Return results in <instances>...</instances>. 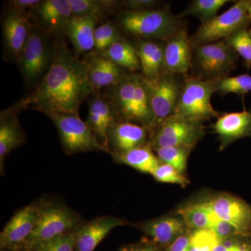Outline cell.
I'll list each match as a JSON object with an SVG mask.
<instances>
[{"instance_id":"e575fe53","label":"cell","mask_w":251,"mask_h":251,"mask_svg":"<svg viewBox=\"0 0 251 251\" xmlns=\"http://www.w3.org/2000/svg\"><path fill=\"white\" fill-rule=\"evenodd\" d=\"M220 239L210 229L191 230L188 251H212Z\"/></svg>"},{"instance_id":"d6a6232c","label":"cell","mask_w":251,"mask_h":251,"mask_svg":"<svg viewBox=\"0 0 251 251\" xmlns=\"http://www.w3.org/2000/svg\"><path fill=\"white\" fill-rule=\"evenodd\" d=\"M230 47L244 59L248 69L251 67V29L244 28L225 39Z\"/></svg>"},{"instance_id":"74e56055","label":"cell","mask_w":251,"mask_h":251,"mask_svg":"<svg viewBox=\"0 0 251 251\" xmlns=\"http://www.w3.org/2000/svg\"><path fill=\"white\" fill-rule=\"evenodd\" d=\"M41 2L40 0H13L9 1V9L30 16L35 14Z\"/></svg>"},{"instance_id":"7402d4cb","label":"cell","mask_w":251,"mask_h":251,"mask_svg":"<svg viewBox=\"0 0 251 251\" xmlns=\"http://www.w3.org/2000/svg\"><path fill=\"white\" fill-rule=\"evenodd\" d=\"M34 14L40 24L39 27L56 35L62 34L63 27L74 16L69 0L42 1Z\"/></svg>"},{"instance_id":"5bb4252c","label":"cell","mask_w":251,"mask_h":251,"mask_svg":"<svg viewBox=\"0 0 251 251\" xmlns=\"http://www.w3.org/2000/svg\"><path fill=\"white\" fill-rule=\"evenodd\" d=\"M29 15L9 9L3 18V44L9 59L18 62L31 29Z\"/></svg>"},{"instance_id":"8fae6325","label":"cell","mask_w":251,"mask_h":251,"mask_svg":"<svg viewBox=\"0 0 251 251\" xmlns=\"http://www.w3.org/2000/svg\"><path fill=\"white\" fill-rule=\"evenodd\" d=\"M148 82L150 103L154 119L153 129L151 131L152 133L163 122L174 115L179 101L183 82L179 80L176 74L164 72L158 78L148 80Z\"/></svg>"},{"instance_id":"52a82bcc","label":"cell","mask_w":251,"mask_h":251,"mask_svg":"<svg viewBox=\"0 0 251 251\" xmlns=\"http://www.w3.org/2000/svg\"><path fill=\"white\" fill-rule=\"evenodd\" d=\"M238 55L226 40L193 48L192 69L195 76L217 80L228 76L237 62Z\"/></svg>"},{"instance_id":"83f0119b","label":"cell","mask_w":251,"mask_h":251,"mask_svg":"<svg viewBox=\"0 0 251 251\" xmlns=\"http://www.w3.org/2000/svg\"><path fill=\"white\" fill-rule=\"evenodd\" d=\"M73 15L77 17L101 19L116 8L118 2L110 0H69Z\"/></svg>"},{"instance_id":"ab89813d","label":"cell","mask_w":251,"mask_h":251,"mask_svg":"<svg viewBox=\"0 0 251 251\" xmlns=\"http://www.w3.org/2000/svg\"><path fill=\"white\" fill-rule=\"evenodd\" d=\"M119 251H164V249L144 238L140 242L123 246Z\"/></svg>"},{"instance_id":"8992f818","label":"cell","mask_w":251,"mask_h":251,"mask_svg":"<svg viewBox=\"0 0 251 251\" xmlns=\"http://www.w3.org/2000/svg\"><path fill=\"white\" fill-rule=\"evenodd\" d=\"M49 33L39 27H31L30 34L17 64L28 87H37L52 65L54 43L49 41Z\"/></svg>"},{"instance_id":"277c9868","label":"cell","mask_w":251,"mask_h":251,"mask_svg":"<svg viewBox=\"0 0 251 251\" xmlns=\"http://www.w3.org/2000/svg\"><path fill=\"white\" fill-rule=\"evenodd\" d=\"M39 201L37 224L21 247L29 248L63 234L74 233L87 223L75 211L58 201Z\"/></svg>"},{"instance_id":"4fadbf2b","label":"cell","mask_w":251,"mask_h":251,"mask_svg":"<svg viewBox=\"0 0 251 251\" xmlns=\"http://www.w3.org/2000/svg\"><path fill=\"white\" fill-rule=\"evenodd\" d=\"M39 205V200L14 214L0 234L1 250H14L22 247L37 224Z\"/></svg>"},{"instance_id":"9a60e30c","label":"cell","mask_w":251,"mask_h":251,"mask_svg":"<svg viewBox=\"0 0 251 251\" xmlns=\"http://www.w3.org/2000/svg\"><path fill=\"white\" fill-rule=\"evenodd\" d=\"M193 56V48L184 28L165 41V72L188 75L192 69Z\"/></svg>"},{"instance_id":"2e32d148","label":"cell","mask_w":251,"mask_h":251,"mask_svg":"<svg viewBox=\"0 0 251 251\" xmlns=\"http://www.w3.org/2000/svg\"><path fill=\"white\" fill-rule=\"evenodd\" d=\"M211 128L219 137L220 151L238 140L251 138V110L220 115Z\"/></svg>"},{"instance_id":"603a6c76","label":"cell","mask_w":251,"mask_h":251,"mask_svg":"<svg viewBox=\"0 0 251 251\" xmlns=\"http://www.w3.org/2000/svg\"><path fill=\"white\" fill-rule=\"evenodd\" d=\"M99 21L95 17L73 16L63 27L62 34L71 41L77 54L94 49V31Z\"/></svg>"},{"instance_id":"7c38bea8","label":"cell","mask_w":251,"mask_h":251,"mask_svg":"<svg viewBox=\"0 0 251 251\" xmlns=\"http://www.w3.org/2000/svg\"><path fill=\"white\" fill-rule=\"evenodd\" d=\"M219 219L233 226L241 234H251V205L244 200L221 193L201 202Z\"/></svg>"},{"instance_id":"60d3db41","label":"cell","mask_w":251,"mask_h":251,"mask_svg":"<svg viewBox=\"0 0 251 251\" xmlns=\"http://www.w3.org/2000/svg\"><path fill=\"white\" fill-rule=\"evenodd\" d=\"M191 229H188L185 233L178 237L176 240L164 248V251H188L191 240Z\"/></svg>"},{"instance_id":"9c48e42d","label":"cell","mask_w":251,"mask_h":251,"mask_svg":"<svg viewBox=\"0 0 251 251\" xmlns=\"http://www.w3.org/2000/svg\"><path fill=\"white\" fill-rule=\"evenodd\" d=\"M54 122L64 152L67 155L87 151H105L108 150L99 141L87 122L78 115L53 114L49 115Z\"/></svg>"},{"instance_id":"4316f807","label":"cell","mask_w":251,"mask_h":251,"mask_svg":"<svg viewBox=\"0 0 251 251\" xmlns=\"http://www.w3.org/2000/svg\"><path fill=\"white\" fill-rule=\"evenodd\" d=\"M176 214L182 217L188 229L191 230L211 229L219 219L201 202L181 206L176 211Z\"/></svg>"},{"instance_id":"1f68e13d","label":"cell","mask_w":251,"mask_h":251,"mask_svg":"<svg viewBox=\"0 0 251 251\" xmlns=\"http://www.w3.org/2000/svg\"><path fill=\"white\" fill-rule=\"evenodd\" d=\"M118 28L111 22L103 23L94 31V49L97 52H103L117 41L123 40Z\"/></svg>"},{"instance_id":"ba28073f","label":"cell","mask_w":251,"mask_h":251,"mask_svg":"<svg viewBox=\"0 0 251 251\" xmlns=\"http://www.w3.org/2000/svg\"><path fill=\"white\" fill-rule=\"evenodd\" d=\"M250 0H239L222 14L201 24L190 37L193 48L225 40L240 29L249 27L251 21L247 8Z\"/></svg>"},{"instance_id":"44dd1931","label":"cell","mask_w":251,"mask_h":251,"mask_svg":"<svg viewBox=\"0 0 251 251\" xmlns=\"http://www.w3.org/2000/svg\"><path fill=\"white\" fill-rule=\"evenodd\" d=\"M134 46L144 77L151 81L161 76L165 72V41L140 39Z\"/></svg>"},{"instance_id":"8d00e7d4","label":"cell","mask_w":251,"mask_h":251,"mask_svg":"<svg viewBox=\"0 0 251 251\" xmlns=\"http://www.w3.org/2000/svg\"><path fill=\"white\" fill-rule=\"evenodd\" d=\"M151 175L157 181L161 183L178 184L184 188L190 184L189 179L186 176L181 175L173 167L166 163H161Z\"/></svg>"},{"instance_id":"6da1fadb","label":"cell","mask_w":251,"mask_h":251,"mask_svg":"<svg viewBox=\"0 0 251 251\" xmlns=\"http://www.w3.org/2000/svg\"><path fill=\"white\" fill-rule=\"evenodd\" d=\"M52 65L35 90L11 107L15 111L34 108L47 116L78 115L79 109L95 90L91 85L84 60L77 58L61 41H54Z\"/></svg>"},{"instance_id":"ee69618b","label":"cell","mask_w":251,"mask_h":251,"mask_svg":"<svg viewBox=\"0 0 251 251\" xmlns=\"http://www.w3.org/2000/svg\"><path fill=\"white\" fill-rule=\"evenodd\" d=\"M1 251H28L27 249L24 248H18V249H14V250H1Z\"/></svg>"},{"instance_id":"e0dca14e","label":"cell","mask_w":251,"mask_h":251,"mask_svg":"<svg viewBox=\"0 0 251 251\" xmlns=\"http://www.w3.org/2000/svg\"><path fill=\"white\" fill-rule=\"evenodd\" d=\"M138 227L145 234V239L166 248L188 230L181 216H163L140 224Z\"/></svg>"},{"instance_id":"d6986e66","label":"cell","mask_w":251,"mask_h":251,"mask_svg":"<svg viewBox=\"0 0 251 251\" xmlns=\"http://www.w3.org/2000/svg\"><path fill=\"white\" fill-rule=\"evenodd\" d=\"M149 142L150 132L145 127L133 122L122 121L109 132V153L126 152L144 146Z\"/></svg>"},{"instance_id":"3957f363","label":"cell","mask_w":251,"mask_h":251,"mask_svg":"<svg viewBox=\"0 0 251 251\" xmlns=\"http://www.w3.org/2000/svg\"><path fill=\"white\" fill-rule=\"evenodd\" d=\"M118 21L125 33L140 39L165 41L184 29L181 18L175 16L169 7L143 11L126 10L120 14Z\"/></svg>"},{"instance_id":"d590c367","label":"cell","mask_w":251,"mask_h":251,"mask_svg":"<svg viewBox=\"0 0 251 251\" xmlns=\"http://www.w3.org/2000/svg\"><path fill=\"white\" fill-rule=\"evenodd\" d=\"M212 251H251V234H238L220 239Z\"/></svg>"},{"instance_id":"484cf974","label":"cell","mask_w":251,"mask_h":251,"mask_svg":"<svg viewBox=\"0 0 251 251\" xmlns=\"http://www.w3.org/2000/svg\"><path fill=\"white\" fill-rule=\"evenodd\" d=\"M97 54L110 59L117 65L130 72L141 70V64L138 58L135 46L126 41H117L109 49Z\"/></svg>"},{"instance_id":"b9f144b4","label":"cell","mask_w":251,"mask_h":251,"mask_svg":"<svg viewBox=\"0 0 251 251\" xmlns=\"http://www.w3.org/2000/svg\"><path fill=\"white\" fill-rule=\"evenodd\" d=\"M158 1L154 0H127L125 1L128 11H143L154 9Z\"/></svg>"},{"instance_id":"ac0fdd59","label":"cell","mask_w":251,"mask_h":251,"mask_svg":"<svg viewBox=\"0 0 251 251\" xmlns=\"http://www.w3.org/2000/svg\"><path fill=\"white\" fill-rule=\"evenodd\" d=\"M130 225L126 220L114 216H100L86 223L77 232L75 251H94L112 229Z\"/></svg>"},{"instance_id":"f546056e","label":"cell","mask_w":251,"mask_h":251,"mask_svg":"<svg viewBox=\"0 0 251 251\" xmlns=\"http://www.w3.org/2000/svg\"><path fill=\"white\" fill-rule=\"evenodd\" d=\"M162 163L170 165L186 176L188 156L192 150L182 148H162L153 150Z\"/></svg>"},{"instance_id":"f35d334b","label":"cell","mask_w":251,"mask_h":251,"mask_svg":"<svg viewBox=\"0 0 251 251\" xmlns=\"http://www.w3.org/2000/svg\"><path fill=\"white\" fill-rule=\"evenodd\" d=\"M211 230L216 234L220 239L232 237L235 234H241L238 232L237 229L233 226L219 219H218L217 221L214 223Z\"/></svg>"},{"instance_id":"cb8c5ba5","label":"cell","mask_w":251,"mask_h":251,"mask_svg":"<svg viewBox=\"0 0 251 251\" xmlns=\"http://www.w3.org/2000/svg\"><path fill=\"white\" fill-rule=\"evenodd\" d=\"M16 111L10 108L0 115V167H4L5 158L15 149L24 143L25 134L21 128Z\"/></svg>"},{"instance_id":"7a4b0ae2","label":"cell","mask_w":251,"mask_h":251,"mask_svg":"<svg viewBox=\"0 0 251 251\" xmlns=\"http://www.w3.org/2000/svg\"><path fill=\"white\" fill-rule=\"evenodd\" d=\"M105 99L122 121L138 124L151 133L154 119L148 80L142 74L127 75L117 85L109 87Z\"/></svg>"},{"instance_id":"836d02e7","label":"cell","mask_w":251,"mask_h":251,"mask_svg":"<svg viewBox=\"0 0 251 251\" xmlns=\"http://www.w3.org/2000/svg\"><path fill=\"white\" fill-rule=\"evenodd\" d=\"M77 232L63 234L24 249L28 251H75Z\"/></svg>"},{"instance_id":"7bdbcfd3","label":"cell","mask_w":251,"mask_h":251,"mask_svg":"<svg viewBox=\"0 0 251 251\" xmlns=\"http://www.w3.org/2000/svg\"><path fill=\"white\" fill-rule=\"evenodd\" d=\"M247 11L251 22V0H250V1H249V4L248 5Z\"/></svg>"},{"instance_id":"5b68a950","label":"cell","mask_w":251,"mask_h":251,"mask_svg":"<svg viewBox=\"0 0 251 251\" xmlns=\"http://www.w3.org/2000/svg\"><path fill=\"white\" fill-rule=\"evenodd\" d=\"M219 80H204L195 75L184 76L173 116L203 122L218 118L221 114L211 105V99L216 93Z\"/></svg>"},{"instance_id":"4dcf8cb0","label":"cell","mask_w":251,"mask_h":251,"mask_svg":"<svg viewBox=\"0 0 251 251\" xmlns=\"http://www.w3.org/2000/svg\"><path fill=\"white\" fill-rule=\"evenodd\" d=\"M251 92V75L242 74L237 76H227L220 79L216 87V93L221 96L236 94L244 97Z\"/></svg>"},{"instance_id":"ffe728a7","label":"cell","mask_w":251,"mask_h":251,"mask_svg":"<svg viewBox=\"0 0 251 251\" xmlns=\"http://www.w3.org/2000/svg\"><path fill=\"white\" fill-rule=\"evenodd\" d=\"M84 62L89 80L95 92L117 85L128 75L125 68L97 53L91 54Z\"/></svg>"},{"instance_id":"30bf717a","label":"cell","mask_w":251,"mask_h":251,"mask_svg":"<svg viewBox=\"0 0 251 251\" xmlns=\"http://www.w3.org/2000/svg\"><path fill=\"white\" fill-rule=\"evenodd\" d=\"M204 134L203 122L173 116L150 133L149 143L152 150L173 147L193 150Z\"/></svg>"},{"instance_id":"d4e9b609","label":"cell","mask_w":251,"mask_h":251,"mask_svg":"<svg viewBox=\"0 0 251 251\" xmlns=\"http://www.w3.org/2000/svg\"><path fill=\"white\" fill-rule=\"evenodd\" d=\"M110 154L117 163L126 165L140 173L147 174L152 175L155 170L162 163L150 143L126 152L112 153Z\"/></svg>"},{"instance_id":"f1b7e54d","label":"cell","mask_w":251,"mask_h":251,"mask_svg":"<svg viewBox=\"0 0 251 251\" xmlns=\"http://www.w3.org/2000/svg\"><path fill=\"white\" fill-rule=\"evenodd\" d=\"M228 0H194L191 1L182 14L179 15V18L184 16H196L201 20V23L204 24L210 21L218 16L220 9Z\"/></svg>"}]
</instances>
